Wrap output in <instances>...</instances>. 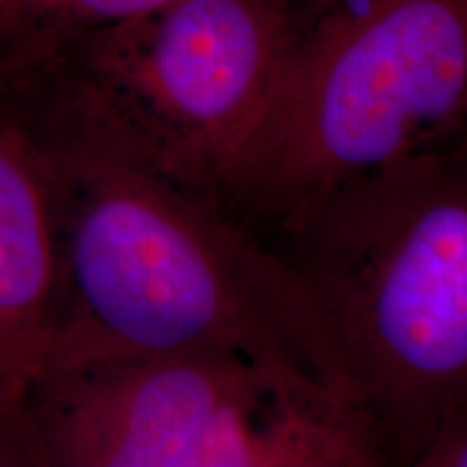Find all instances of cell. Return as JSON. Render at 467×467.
<instances>
[{
    "instance_id": "6da1fadb",
    "label": "cell",
    "mask_w": 467,
    "mask_h": 467,
    "mask_svg": "<svg viewBox=\"0 0 467 467\" xmlns=\"http://www.w3.org/2000/svg\"><path fill=\"white\" fill-rule=\"evenodd\" d=\"M11 91L48 159L55 200L57 307L39 375L221 347L288 361L323 385L303 303L255 234L167 180L46 78Z\"/></svg>"
},
{
    "instance_id": "7a4b0ae2",
    "label": "cell",
    "mask_w": 467,
    "mask_h": 467,
    "mask_svg": "<svg viewBox=\"0 0 467 467\" xmlns=\"http://www.w3.org/2000/svg\"><path fill=\"white\" fill-rule=\"evenodd\" d=\"M288 273L323 385L416 467L467 420L465 139L337 186L260 238Z\"/></svg>"
},
{
    "instance_id": "3957f363",
    "label": "cell",
    "mask_w": 467,
    "mask_h": 467,
    "mask_svg": "<svg viewBox=\"0 0 467 467\" xmlns=\"http://www.w3.org/2000/svg\"><path fill=\"white\" fill-rule=\"evenodd\" d=\"M467 0H299L221 213L262 238L337 186L465 139Z\"/></svg>"
},
{
    "instance_id": "277c9868",
    "label": "cell",
    "mask_w": 467,
    "mask_h": 467,
    "mask_svg": "<svg viewBox=\"0 0 467 467\" xmlns=\"http://www.w3.org/2000/svg\"><path fill=\"white\" fill-rule=\"evenodd\" d=\"M50 467H385L364 422L288 361L184 347L42 372Z\"/></svg>"
},
{
    "instance_id": "5b68a950",
    "label": "cell",
    "mask_w": 467,
    "mask_h": 467,
    "mask_svg": "<svg viewBox=\"0 0 467 467\" xmlns=\"http://www.w3.org/2000/svg\"><path fill=\"white\" fill-rule=\"evenodd\" d=\"M299 0H169L72 46L37 76L145 162L221 210Z\"/></svg>"
},
{
    "instance_id": "8992f818",
    "label": "cell",
    "mask_w": 467,
    "mask_h": 467,
    "mask_svg": "<svg viewBox=\"0 0 467 467\" xmlns=\"http://www.w3.org/2000/svg\"><path fill=\"white\" fill-rule=\"evenodd\" d=\"M50 167L20 98L0 87V400L26 399L57 307Z\"/></svg>"
},
{
    "instance_id": "52a82bcc",
    "label": "cell",
    "mask_w": 467,
    "mask_h": 467,
    "mask_svg": "<svg viewBox=\"0 0 467 467\" xmlns=\"http://www.w3.org/2000/svg\"><path fill=\"white\" fill-rule=\"evenodd\" d=\"M169 0H0V80L48 69L89 35Z\"/></svg>"
},
{
    "instance_id": "ba28073f",
    "label": "cell",
    "mask_w": 467,
    "mask_h": 467,
    "mask_svg": "<svg viewBox=\"0 0 467 467\" xmlns=\"http://www.w3.org/2000/svg\"><path fill=\"white\" fill-rule=\"evenodd\" d=\"M0 467H50L28 396L0 400Z\"/></svg>"
},
{
    "instance_id": "9c48e42d",
    "label": "cell",
    "mask_w": 467,
    "mask_h": 467,
    "mask_svg": "<svg viewBox=\"0 0 467 467\" xmlns=\"http://www.w3.org/2000/svg\"><path fill=\"white\" fill-rule=\"evenodd\" d=\"M467 465V420L448 424L418 459L416 467H465Z\"/></svg>"
}]
</instances>
